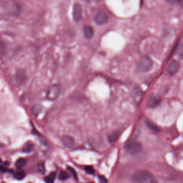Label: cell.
<instances>
[{"instance_id": "6da1fadb", "label": "cell", "mask_w": 183, "mask_h": 183, "mask_svg": "<svg viewBox=\"0 0 183 183\" xmlns=\"http://www.w3.org/2000/svg\"><path fill=\"white\" fill-rule=\"evenodd\" d=\"M131 180L134 183H152L154 177L149 172L146 170H139L132 176Z\"/></svg>"}, {"instance_id": "7a4b0ae2", "label": "cell", "mask_w": 183, "mask_h": 183, "mask_svg": "<svg viewBox=\"0 0 183 183\" xmlns=\"http://www.w3.org/2000/svg\"><path fill=\"white\" fill-rule=\"evenodd\" d=\"M153 62L148 56L141 57L138 63V69L141 72H148L153 68Z\"/></svg>"}, {"instance_id": "3957f363", "label": "cell", "mask_w": 183, "mask_h": 183, "mask_svg": "<svg viewBox=\"0 0 183 183\" xmlns=\"http://www.w3.org/2000/svg\"><path fill=\"white\" fill-rule=\"evenodd\" d=\"M61 93V87L58 84H53L47 88L46 92V98L47 99L54 101L58 98Z\"/></svg>"}, {"instance_id": "277c9868", "label": "cell", "mask_w": 183, "mask_h": 183, "mask_svg": "<svg viewBox=\"0 0 183 183\" xmlns=\"http://www.w3.org/2000/svg\"><path fill=\"white\" fill-rule=\"evenodd\" d=\"M125 149L128 153L131 155H136L141 151V144L135 140H129L125 146Z\"/></svg>"}, {"instance_id": "5b68a950", "label": "cell", "mask_w": 183, "mask_h": 183, "mask_svg": "<svg viewBox=\"0 0 183 183\" xmlns=\"http://www.w3.org/2000/svg\"><path fill=\"white\" fill-rule=\"evenodd\" d=\"M72 17L76 22L80 21L82 19V9L79 3H75L72 7Z\"/></svg>"}, {"instance_id": "8992f818", "label": "cell", "mask_w": 183, "mask_h": 183, "mask_svg": "<svg viewBox=\"0 0 183 183\" xmlns=\"http://www.w3.org/2000/svg\"><path fill=\"white\" fill-rule=\"evenodd\" d=\"M162 101L161 97L157 95H151L148 98L147 105L150 108H154L158 106Z\"/></svg>"}, {"instance_id": "52a82bcc", "label": "cell", "mask_w": 183, "mask_h": 183, "mask_svg": "<svg viewBox=\"0 0 183 183\" xmlns=\"http://www.w3.org/2000/svg\"><path fill=\"white\" fill-rule=\"evenodd\" d=\"M108 16L103 11H99L96 14L94 17V21L96 24L102 25L108 21Z\"/></svg>"}, {"instance_id": "ba28073f", "label": "cell", "mask_w": 183, "mask_h": 183, "mask_svg": "<svg viewBox=\"0 0 183 183\" xmlns=\"http://www.w3.org/2000/svg\"><path fill=\"white\" fill-rule=\"evenodd\" d=\"M180 68L179 63L176 60L172 61L168 67V72L171 76L175 75L177 73Z\"/></svg>"}, {"instance_id": "9c48e42d", "label": "cell", "mask_w": 183, "mask_h": 183, "mask_svg": "<svg viewBox=\"0 0 183 183\" xmlns=\"http://www.w3.org/2000/svg\"><path fill=\"white\" fill-rule=\"evenodd\" d=\"M83 32L85 37L88 39H91L94 34L93 27L89 25H84L83 27Z\"/></svg>"}, {"instance_id": "30bf717a", "label": "cell", "mask_w": 183, "mask_h": 183, "mask_svg": "<svg viewBox=\"0 0 183 183\" xmlns=\"http://www.w3.org/2000/svg\"><path fill=\"white\" fill-rule=\"evenodd\" d=\"M62 143L65 147L68 148H72L75 144L74 139L70 136H63L62 140Z\"/></svg>"}, {"instance_id": "8fae6325", "label": "cell", "mask_w": 183, "mask_h": 183, "mask_svg": "<svg viewBox=\"0 0 183 183\" xmlns=\"http://www.w3.org/2000/svg\"><path fill=\"white\" fill-rule=\"evenodd\" d=\"M25 73L23 70L19 69L17 71L15 76V80L17 82L21 83L25 80Z\"/></svg>"}, {"instance_id": "7c38bea8", "label": "cell", "mask_w": 183, "mask_h": 183, "mask_svg": "<svg viewBox=\"0 0 183 183\" xmlns=\"http://www.w3.org/2000/svg\"><path fill=\"white\" fill-rule=\"evenodd\" d=\"M145 123H146V124L147 127L154 132H159L160 131L161 129H160L159 127L157 126L156 123L153 122L152 121L149 120V119H147L146 120Z\"/></svg>"}, {"instance_id": "4fadbf2b", "label": "cell", "mask_w": 183, "mask_h": 183, "mask_svg": "<svg viewBox=\"0 0 183 183\" xmlns=\"http://www.w3.org/2000/svg\"><path fill=\"white\" fill-rule=\"evenodd\" d=\"M119 138V134L117 132H111L108 136V142L111 144H113L117 141Z\"/></svg>"}, {"instance_id": "5bb4252c", "label": "cell", "mask_w": 183, "mask_h": 183, "mask_svg": "<svg viewBox=\"0 0 183 183\" xmlns=\"http://www.w3.org/2000/svg\"><path fill=\"white\" fill-rule=\"evenodd\" d=\"M42 106L40 104H36L32 108V113L34 117H37L42 112Z\"/></svg>"}, {"instance_id": "9a60e30c", "label": "cell", "mask_w": 183, "mask_h": 183, "mask_svg": "<svg viewBox=\"0 0 183 183\" xmlns=\"http://www.w3.org/2000/svg\"><path fill=\"white\" fill-rule=\"evenodd\" d=\"M27 162L25 159L20 158L17 160V161L15 163V165L17 168L18 169H21L23 168L25 166V165L27 164Z\"/></svg>"}, {"instance_id": "2e32d148", "label": "cell", "mask_w": 183, "mask_h": 183, "mask_svg": "<svg viewBox=\"0 0 183 183\" xmlns=\"http://www.w3.org/2000/svg\"><path fill=\"white\" fill-rule=\"evenodd\" d=\"M14 176L15 179L17 180H22L24 179V177H25V173L24 171L19 169V170L15 172L14 174Z\"/></svg>"}, {"instance_id": "e0dca14e", "label": "cell", "mask_w": 183, "mask_h": 183, "mask_svg": "<svg viewBox=\"0 0 183 183\" xmlns=\"http://www.w3.org/2000/svg\"><path fill=\"white\" fill-rule=\"evenodd\" d=\"M56 177V173L54 172H52L47 176L44 178V180L45 182L48 183H51L54 182V180Z\"/></svg>"}, {"instance_id": "ac0fdd59", "label": "cell", "mask_w": 183, "mask_h": 183, "mask_svg": "<svg viewBox=\"0 0 183 183\" xmlns=\"http://www.w3.org/2000/svg\"><path fill=\"white\" fill-rule=\"evenodd\" d=\"M7 50V46L6 43L4 42L3 41H1L0 43V54L1 57H3V56L6 54Z\"/></svg>"}, {"instance_id": "d6986e66", "label": "cell", "mask_w": 183, "mask_h": 183, "mask_svg": "<svg viewBox=\"0 0 183 183\" xmlns=\"http://www.w3.org/2000/svg\"><path fill=\"white\" fill-rule=\"evenodd\" d=\"M37 169L38 171H39V173L41 174H44L46 172L45 169V165L44 162L43 161H40L37 163Z\"/></svg>"}, {"instance_id": "ffe728a7", "label": "cell", "mask_w": 183, "mask_h": 183, "mask_svg": "<svg viewBox=\"0 0 183 183\" xmlns=\"http://www.w3.org/2000/svg\"><path fill=\"white\" fill-rule=\"evenodd\" d=\"M34 149V146L32 144H27L23 148V151L25 153H30Z\"/></svg>"}, {"instance_id": "44dd1931", "label": "cell", "mask_w": 183, "mask_h": 183, "mask_svg": "<svg viewBox=\"0 0 183 183\" xmlns=\"http://www.w3.org/2000/svg\"><path fill=\"white\" fill-rule=\"evenodd\" d=\"M69 177V174L67 172L62 171L60 172V174L59 175V179L61 181H64L68 179Z\"/></svg>"}, {"instance_id": "7402d4cb", "label": "cell", "mask_w": 183, "mask_h": 183, "mask_svg": "<svg viewBox=\"0 0 183 183\" xmlns=\"http://www.w3.org/2000/svg\"><path fill=\"white\" fill-rule=\"evenodd\" d=\"M84 170L88 174H94L95 170L93 167L91 165H87L84 167Z\"/></svg>"}, {"instance_id": "603a6c76", "label": "cell", "mask_w": 183, "mask_h": 183, "mask_svg": "<svg viewBox=\"0 0 183 183\" xmlns=\"http://www.w3.org/2000/svg\"><path fill=\"white\" fill-rule=\"evenodd\" d=\"M67 169H68V171L70 172V174H72V177L74 178V179H75V180H78V175H77V174H76V172L75 170L72 168V167H70V166L67 167Z\"/></svg>"}, {"instance_id": "cb8c5ba5", "label": "cell", "mask_w": 183, "mask_h": 183, "mask_svg": "<svg viewBox=\"0 0 183 183\" xmlns=\"http://www.w3.org/2000/svg\"><path fill=\"white\" fill-rule=\"evenodd\" d=\"M167 1L173 5H179L183 2V0H167Z\"/></svg>"}, {"instance_id": "d4e9b609", "label": "cell", "mask_w": 183, "mask_h": 183, "mask_svg": "<svg viewBox=\"0 0 183 183\" xmlns=\"http://www.w3.org/2000/svg\"><path fill=\"white\" fill-rule=\"evenodd\" d=\"M178 56L180 59H183V44L181 45L178 51Z\"/></svg>"}, {"instance_id": "484cf974", "label": "cell", "mask_w": 183, "mask_h": 183, "mask_svg": "<svg viewBox=\"0 0 183 183\" xmlns=\"http://www.w3.org/2000/svg\"><path fill=\"white\" fill-rule=\"evenodd\" d=\"M98 178H99V181L102 183H106L108 182L106 178L103 176H99Z\"/></svg>"}, {"instance_id": "4316f807", "label": "cell", "mask_w": 183, "mask_h": 183, "mask_svg": "<svg viewBox=\"0 0 183 183\" xmlns=\"http://www.w3.org/2000/svg\"><path fill=\"white\" fill-rule=\"evenodd\" d=\"M1 171L2 172H6V171H8V169L4 165H1Z\"/></svg>"}, {"instance_id": "83f0119b", "label": "cell", "mask_w": 183, "mask_h": 183, "mask_svg": "<svg viewBox=\"0 0 183 183\" xmlns=\"http://www.w3.org/2000/svg\"><path fill=\"white\" fill-rule=\"evenodd\" d=\"M97 1H101V0H97Z\"/></svg>"}]
</instances>
